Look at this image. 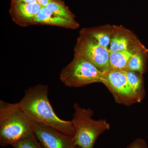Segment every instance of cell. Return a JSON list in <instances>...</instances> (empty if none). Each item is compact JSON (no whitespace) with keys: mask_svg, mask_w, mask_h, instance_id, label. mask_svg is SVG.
Returning <instances> with one entry per match:
<instances>
[{"mask_svg":"<svg viewBox=\"0 0 148 148\" xmlns=\"http://www.w3.org/2000/svg\"><path fill=\"white\" fill-rule=\"evenodd\" d=\"M48 93V86L36 85L25 90L23 98L17 103L32 121L49 125L74 137L75 130L71 121L58 117L49 102Z\"/></svg>","mask_w":148,"mask_h":148,"instance_id":"cell-1","label":"cell"},{"mask_svg":"<svg viewBox=\"0 0 148 148\" xmlns=\"http://www.w3.org/2000/svg\"><path fill=\"white\" fill-rule=\"evenodd\" d=\"M34 135L32 121L18 103L0 100V145L13 146Z\"/></svg>","mask_w":148,"mask_h":148,"instance_id":"cell-2","label":"cell"},{"mask_svg":"<svg viewBox=\"0 0 148 148\" xmlns=\"http://www.w3.org/2000/svg\"><path fill=\"white\" fill-rule=\"evenodd\" d=\"M73 108L71 121L76 145L81 148H93L98 137L110 129V123L106 119H93L94 112L91 109L82 108L78 103L74 104Z\"/></svg>","mask_w":148,"mask_h":148,"instance_id":"cell-3","label":"cell"},{"mask_svg":"<svg viewBox=\"0 0 148 148\" xmlns=\"http://www.w3.org/2000/svg\"><path fill=\"white\" fill-rule=\"evenodd\" d=\"M104 73L89 60L75 53L71 62L61 70L60 78L65 86L79 87L101 83Z\"/></svg>","mask_w":148,"mask_h":148,"instance_id":"cell-4","label":"cell"},{"mask_svg":"<svg viewBox=\"0 0 148 148\" xmlns=\"http://www.w3.org/2000/svg\"><path fill=\"white\" fill-rule=\"evenodd\" d=\"M101 83L109 89L117 103L128 106L140 103L128 84L124 71L104 72Z\"/></svg>","mask_w":148,"mask_h":148,"instance_id":"cell-5","label":"cell"},{"mask_svg":"<svg viewBox=\"0 0 148 148\" xmlns=\"http://www.w3.org/2000/svg\"><path fill=\"white\" fill-rule=\"evenodd\" d=\"M74 51L75 53L89 60L102 72H108L110 70V53L108 49L99 45L89 36L80 32Z\"/></svg>","mask_w":148,"mask_h":148,"instance_id":"cell-6","label":"cell"},{"mask_svg":"<svg viewBox=\"0 0 148 148\" xmlns=\"http://www.w3.org/2000/svg\"><path fill=\"white\" fill-rule=\"evenodd\" d=\"M34 135L43 148H75L73 137L52 127L32 121Z\"/></svg>","mask_w":148,"mask_h":148,"instance_id":"cell-7","label":"cell"},{"mask_svg":"<svg viewBox=\"0 0 148 148\" xmlns=\"http://www.w3.org/2000/svg\"><path fill=\"white\" fill-rule=\"evenodd\" d=\"M42 7L38 3H27L11 0L10 13L12 20L21 26L34 24V21Z\"/></svg>","mask_w":148,"mask_h":148,"instance_id":"cell-8","label":"cell"},{"mask_svg":"<svg viewBox=\"0 0 148 148\" xmlns=\"http://www.w3.org/2000/svg\"><path fill=\"white\" fill-rule=\"evenodd\" d=\"M114 33L109 47L110 53L143 45L137 37L123 27L114 26Z\"/></svg>","mask_w":148,"mask_h":148,"instance_id":"cell-9","label":"cell"},{"mask_svg":"<svg viewBox=\"0 0 148 148\" xmlns=\"http://www.w3.org/2000/svg\"><path fill=\"white\" fill-rule=\"evenodd\" d=\"M34 24H44L75 29L79 24L75 20L61 17L51 12L46 7H42L37 14Z\"/></svg>","mask_w":148,"mask_h":148,"instance_id":"cell-10","label":"cell"},{"mask_svg":"<svg viewBox=\"0 0 148 148\" xmlns=\"http://www.w3.org/2000/svg\"><path fill=\"white\" fill-rule=\"evenodd\" d=\"M147 49L144 45L133 47L125 50L110 53V70L125 71L130 59L135 53Z\"/></svg>","mask_w":148,"mask_h":148,"instance_id":"cell-11","label":"cell"},{"mask_svg":"<svg viewBox=\"0 0 148 148\" xmlns=\"http://www.w3.org/2000/svg\"><path fill=\"white\" fill-rule=\"evenodd\" d=\"M114 31V26L107 25L82 29L80 32L91 37L99 45L109 49Z\"/></svg>","mask_w":148,"mask_h":148,"instance_id":"cell-12","label":"cell"},{"mask_svg":"<svg viewBox=\"0 0 148 148\" xmlns=\"http://www.w3.org/2000/svg\"><path fill=\"white\" fill-rule=\"evenodd\" d=\"M128 84L135 93L140 103L145 95L144 79L143 75L138 72L130 71H124Z\"/></svg>","mask_w":148,"mask_h":148,"instance_id":"cell-13","label":"cell"},{"mask_svg":"<svg viewBox=\"0 0 148 148\" xmlns=\"http://www.w3.org/2000/svg\"><path fill=\"white\" fill-rule=\"evenodd\" d=\"M148 52V49H146L134 54L130 59L126 70L138 72L143 75L147 70Z\"/></svg>","mask_w":148,"mask_h":148,"instance_id":"cell-14","label":"cell"},{"mask_svg":"<svg viewBox=\"0 0 148 148\" xmlns=\"http://www.w3.org/2000/svg\"><path fill=\"white\" fill-rule=\"evenodd\" d=\"M46 8L56 15L71 20H75L73 14L61 0H52Z\"/></svg>","mask_w":148,"mask_h":148,"instance_id":"cell-15","label":"cell"},{"mask_svg":"<svg viewBox=\"0 0 148 148\" xmlns=\"http://www.w3.org/2000/svg\"><path fill=\"white\" fill-rule=\"evenodd\" d=\"M14 148H43L34 135L12 146Z\"/></svg>","mask_w":148,"mask_h":148,"instance_id":"cell-16","label":"cell"},{"mask_svg":"<svg viewBox=\"0 0 148 148\" xmlns=\"http://www.w3.org/2000/svg\"><path fill=\"white\" fill-rule=\"evenodd\" d=\"M127 148H148V147L145 140L138 138L131 143Z\"/></svg>","mask_w":148,"mask_h":148,"instance_id":"cell-17","label":"cell"},{"mask_svg":"<svg viewBox=\"0 0 148 148\" xmlns=\"http://www.w3.org/2000/svg\"><path fill=\"white\" fill-rule=\"evenodd\" d=\"M51 1L52 0H37V2L42 7H46L47 6Z\"/></svg>","mask_w":148,"mask_h":148,"instance_id":"cell-18","label":"cell"},{"mask_svg":"<svg viewBox=\"0 0 148 148\" xmlns=\"http://www.w3.org/2000/svg\"><path fill=\"white\" fill-rule=\"evenodd\" d=\"M20 2L27 3H33L37 2V0H14Z\"/></svg>","mask_w":148,"mask_h":148,"instance_id":"cell-19","label":"cell"},{"mask_svg":"<svg viewBox=\"0 0 148 148\" xmlns=\"http://www.w3.org/2000/svg\"><path fill=\"white\" fill-rule=\"evenodd\" d=\"M75 148H81L79 147H78V146H76V147Z\"/></svg>","mask_w":148,"mask_h":148,"instance_id":"cell-20","label":"cell"}]
</instances>
